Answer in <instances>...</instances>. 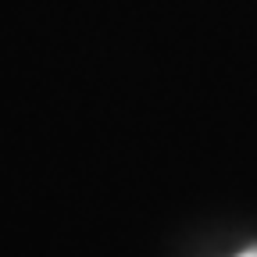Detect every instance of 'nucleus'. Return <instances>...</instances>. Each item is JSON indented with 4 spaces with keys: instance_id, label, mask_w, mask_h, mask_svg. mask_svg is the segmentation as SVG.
Segmentation results:
<instances>
[{
    "instance_id": "f257e3e1",
    "label": "nucleus",
    "mask_w": 257,
    "mask_h": 257,
    "mask_svg": "<svg viewBox=\"0 0 257 257\" xmlns=\"http://www.w3.org/2000/svg\"><path fill=\"white\" fill-rule=\"evenodd\" d=\"M239 257H257V250H246V253H239Z\"/></svg>"
}]
</instances>
